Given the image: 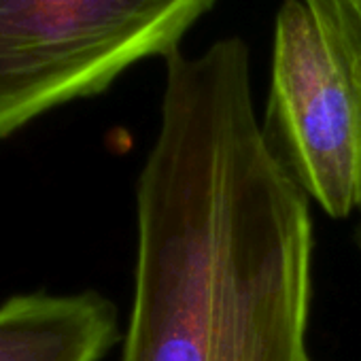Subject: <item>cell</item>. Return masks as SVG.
I'll list each match as a JSON object with an SVG mask.
<instances>
[{"instance_id":"cell-1","label":"cell","mask_w":361,"mask_h":361,"mask_svg":"<svg viewBox=\"0 0 361 361\" xmlns=\"http://www.w3.org/2000/svg\"><path fill=\"white\" fill-rule=\"evenodd\" d=\"M136 240L121 361H310L308 194L257 121L240 39L166 58Z\"/></svg>"},{"instance_id":"cell-2","label":"cell","mask_w":361,"mask_h":361,"mask_svg":"<svg viewBox=\"0 0 361 361\" xmlns=\"http://www.w3.org/2000/svg\"><path fill=\"white\" fill-rule=\"evenodd\" d=\"M217 0H0V140L178 51Z\"/></svg>"},{"instance_id":"cell-3","label":"cell","mask_w":361,"mask_h":361,"mask_svg":"<svg viewBox=\"0 0 361 361\" xmlns=\"http://www.w3.org/2000/svg\"><path fill=\"white\" fill-rule=\"evenodd\" d=\"M268 121L300 185L327 215L361 211V7L285 0L276 13Z\"/></svg>"},{"instance_id":"cell-4","label":"cell","mask_w":361,"mask_h":361,"mask_svg":"<svg viewBox=\"0 0 361 361\" xmlns=\"http://www.w3.org/2000/svg\"><path fill=\"white\" fill-rule=\"evenodd\" d=\"M117 336V310L96 291L0 304V361H102Z\"/></svg>"},{"instance_id":"cell-5","label":"cell","mask_w":361,"mask_h":361,"mask_svg":"<svg viewBox=\"0 0 361 361\" xmlns=\"http://www.w3.org/2000/svg\"><path fill=\"white\" fill-rule=\"evenodd\" d=\"M353 3H357V5H359V7H361V0H353Z\"/></svg>"},{"instance_id":"cell-6","label":"cell","mask_w":361,"mask_h":361,"mask_svg":"<svg viewBox=\"0 0 361 361\" xmlns=\"http://www.w3.org/2000/svg\"><path fill=\"white\" fill-rule=\"evenodd\" d=\"M359 213H361V211H359ZM359 240H361V236H359Z\"/></svg>"}]
</instances>
